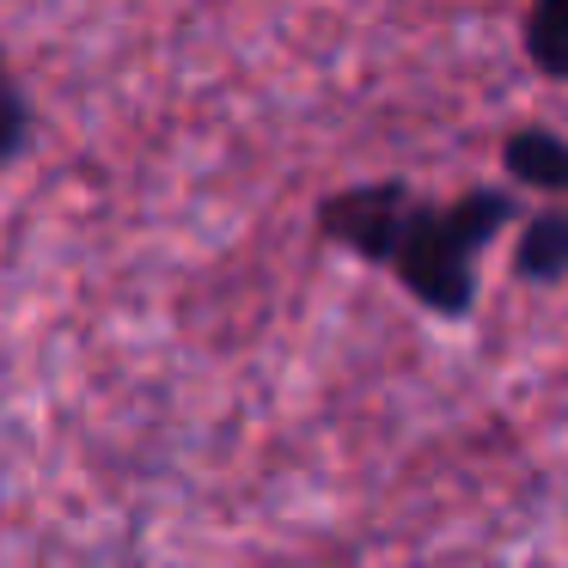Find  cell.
<instances>
[{
  "mask_svg": "<svg viewBox=\"0 0 568 568\" xmlns=\"http://www.w3.org/2000/svg\"><path fill=\"white\" fill-rule=\"evenodd\" d=\"M519 221L514 184H470L434 202L409 190L379 251V270L404 287L409 306L440 324H465L477 312V257Z\"/></svg>",
  "mask_w": 568,
  "mask_h": 568,
  "instance_id": "cell-1",
  "label": "cell"
},
{
  "mask_svg": "<svg viewBox=\"0 0 568 568\" xmlns=\"http://www.w3.org/2000/svg\"><path fill=\"white\" fill-rule=\"evenodd\" d=\"M501 172L514 178V190H531L544 202H562L568 190V141L550 123H519L501 135Z\"/></svg>",
  "mask_w": 568,
  "mask_h": 568,
  "instance_id": "cell-2",
  "label": "cell"
},
{
  "mask_svg": "<svg viewBox=\"0 0 568 568\" xmlns=\"http://www.w3.org/2000/svg\"><path fill=\"white\" fill-rule=\"evenodd\" d=\"M514 282L519 287H538V294H550V287L568 282V209H531L526 221H519V239H514Z\"/></svg>",
  "mask_w": 568,
  "mask_h": 568,
  "instance_id": "cell-3",
  "label": "cell"
},
{
  "mask_svg": "<svg viewBox=\"0 0 568 568\" xmlns=\"http://www.w3.org/2000/svg\"><path fill=\"white\" fill-rule=\"evenodd\" d=\"M31 141H38V104H31L13 55H7V43H0V172H13V165L31 153Z\"/></svg>",
  "mask_w": 568,
  "mask_h": 568,
  "instance_id": "cell-4",
  "label": "cell"
},
{
  "mask_svg": "<svg viewBox=\"0 0 568 568\" xmlns=\"http://www.w3.org/2000/svg\"><path fill=\"white\" fill-rule=\"evenodd\" d=\"M519 43H526V62L538 80H550V87L568 80V0H531Z\"/></svg>",
  "mask_w": 568,
  "mask_h": 568,
  "instance_id": "cell-5",
  "label": "cell"
}]
</instances>
